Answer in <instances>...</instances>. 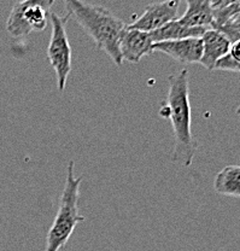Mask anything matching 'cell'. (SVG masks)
Masks as SVG:
<instances>
[{
  "label": "cell",
  "mask_w": 240,
  "mask_h": 251,
  "mask_svg": "<svg viewBox=\"0 0 240 251\" xmlns=\"http://www.w3.org/2000/svg\"><path fill=\"white\" fill-rule=\"evenodd\" d=\"M189 77L187 69L169 75L168 96L160 109V116L168 119L173 127L174 151L171 161L182 167L191 166L198 150V143L191 130Z\"/></svg>",
  "instance_id": "1"
},
{
  "label": "cell",
  "mask_w": 240,
  "mask_h": 251,
  "mask_svg": "<svg viewBox=\"0 0 240 251\" xmlns=\"http://www.w3.org/2000/svg\"><path fill=\"white\" fill-rule=\"evenodd\" d=\"M65 7L70 17L72 16L75 18L77 25L95 41L96 47L105 52L117 67H121L123 59L120 52V39L126 29V23L105 7L87 4L81 0H69L65 2Z\"/></svg>",
  "instance_id": "2"
},
{
  "label": "cell",
  "mask_w": 240,
  "mask_h": 251,
  "mask_svg": "<svg viewBox=\"0 0 240 251\" xmlns=\"http://www.w3.org/2000/svg\"><path fill=\"white\" fill-rule=\"evenodd\" d=\"M82 179V176H75L74 161H70L68 164L67 180H65L63 193L59 200L58 210H57L53 224L48 229V237H46V247L44 251L61 250L72 237L77 225L86 220L79 210L80 186Z\"/></svg>",
  "instance_id": "3"
},
{
  "label": "cell",
  "mask_w": 240,
  "mask_h": 251,
  "mask_svg": "<svg viewBox=\"0 0 240 251\" xmlns=\"http://www.w3.org/2000/svg\"><path fill=\"white\" fill-rule=\"evenodd\" d=\"M54 0H22L14 5L6 22L7 33L21 39L32 31H43L48 23V16Z\"/></svg>",
  "instance_id": "4"
},
{
  "label": "cell",
  "mask_w": 240,
  "mask_h": 251,
  "mask_svg": "<svg viewBox=\"0 0 240 251\" xmlns=\"http://www.w3.org/2000/svg\"><path fill=\"white\" fill-rule=\"evenodd\" d=\"M70 15L58 16L54 12L49 14L52 25L51 39L48 46V58L57 75L58 90L63 92L67 86L68 76L72 72V46L67 34V22Z\"/></svg>",
  "instance_id": "5"
},
{
  "label": "cell",
  "mask_w": 240,
  "mask_h": 251,
  "mask_svg": "<svg viewBox=\"0 0 240 251\" xmlns=\"http://www.w3.org/2000/svg\"><path fill=\"white\" fill-rule=\"evenodd\" d=\"M180 0H166V1L152 2L147 5L144 14L135 20L129 27L147 33L160 29L167 23L175 21L177 17Z\"/></svg>",
  "instance_id": "6"
},
{
  "label": "cell",
  "mask_w": 240,
  "mask_h": 251,
  "mask_svg": "<svg viewBox=\"0 0 240 251\" xmlns=\"http://www.w3.org/2000/svg\"><path fill=\"white\" fill-rule=\"evenodd\" d=\"M120 52L123 61L139 63L145 56L153 53V40L151 33L127 25L120 39Z\"/></svg>",
  "instance_id": "7"
},
{
  "label": "cell",
  "mask_w": 240,
  "mask_h": 251,
  "mask_svg": "<svg viewBox=\"0 0 240 251\" xmlns=\"http://www.w3.org/2000/svg\"><path fill=\"white\" fill-rule=\"evenodd\" d=\"M153 51H160L180 64H194L202 58L203 43L200 38L162 41L153 44Z\"/></svg>",
  "instance_id": "8"
},
{
  "label": "cell",
  "mask_w": 240,
  "mask_h": 251,
  "mask_svg": "<svg viewBox=\"0 0 240 251\" xmlns=\"http://www.w3.org/2000/svg\"><path fill=\"white\" fill-rule=\"evenodd\" d=\"M200 39L203 43V54L199 64L205 69L214 70L216 63L228 54L232 43L221 31L213 28H208Z\"/></svg>",
  "instance_id": "9"
},
{
  "label": "cell",
  "mask_w": 240,
  "mask_h": 251,
  "mask_svg": "<svg viewBox=\"0 0 240 251\" xmlns=\"http://www.w3.org/2000/svg\"><path fill=\"white\" fill-rule=\"evenodd\" d=\"M187 9L179 18V22L186 27L210 28L214 22L213 4L209 0H187Z\"/></svg>",
  "instance_id": "10"
},
{
  "label": "cell",
  "mask_w": 240,
  "mask_h": 251,
  "mask_svg": "<svg viewBox=\"0 0 240 251\" xmlns=\"http://www.w3.org/2000/svg\"><path fill=\"white\" fill-rule=\"evenodd\" d=\"M208 28L203 27H186L181 25L179 20L171 21L166 25L161 27L160 29L151 33L153 44L162 43V41H173L181 40V39L189 38H202Z\"/></svg>",
  "instance_id": "11"
},
{
  "label": "cell",
  "mask_w": 240,
  "mask_h": 251,
  "mask_svg": "<svg viewBox=\"0 0 240 251\" xmlns=\"http://www.w3.org/2000/svg\"><path fill=\"white\" fill-rule=\"evenodd\" d=\"M214 188L220 195L240 197V166L224 167L216 175Z\"/></svg>",
  "instance_id": "12"
},
{
  "label": "cell",
  "mask_w": 240,
  "mask_h": 251,
  "mask_svg": "<svg viewBox=\"0 0 240 251\" xmlns=\"http://www.w3.org/2000/svg\"><path fill=\"white\" fill-rule=\"evenodd\" d=\"M240 12V0L234 2V4L228 5V6L223 7V9H218L214 11V22L210 28L220 27L223 23H226L232 16L239 14Z\"/></svg>",
  "instance_id": "13"
},
{
  "label": "cell",
  "mask_w": 240,
  "mask_h": 251,
  "mask_svg": "<svg viewBox=\"0 0 240 251\" xmlns=\"http://www.w3.org/2000/svg\"><path fill=\"white\" fill-rule=\"evenodd\" d=\"M213 29L221 31L223 35H226L227 38H228V40L231 41V43H233V41L236 40L237 35L240 33V12L239 14L232 16V17L229 18L226 23H223L222 25L215 27L213 28Z\"/></svg>",
  "instance_id": "14"
},
{
  "label": "cell",
  "mask_w": 240,
  "mask_h": 251,
  "mask_svg": "<svg viewBox=\"0 0 240 251\" xmlns=\"http://www.w3.org/2000/svg\"><path fill=\"white\" fill-rule=\"evenodd\" d=\"M215 69L217 70H227V72H236L240 73V63L234 61L229 54L224 56L220 61L216 63Z\"/></svg>",
  "instance_id": "15"
},
{
  "label": "cell",
  "mask_w": 240,
  "mask_h": 251,
  "mask_svg": "<svg viewBox=\"0 0 240 251\" xmlns=\"http://www.w3.org/2000/svg\"><path fill=\"white\" fill-rule=\"evenodd\" d=\"M228 54L234 59V61L240 63V39L239 40L233 41V43L231 44V49H229Z\"/></svg>",
  "instance_id": "16"
},
{
  "label": "cell",
  "mask_w": 240,
  "mask_h": 251,
  "mask_svg": "<svg viewBox=\"0 0 240 251\" xmlns=\"http://www.w3.org/2000/svg\"><path fill=\"white\" fill-rule=\"evenodd\" d=\"M239 1V0H218L217 4L214 6V9L215 10H218V9H223V7L228 6V5L231 4H234V2Z\"/></svg>",
  "instance_id": "17"
},
{
  "label": "cell",
  "mask_w": 240,
  "mask_h": 251,
  "mask_svg": "<svg viewBox=\"0 0 240 251\" xmlns=\"http://www.w3.org/2000/svg\"><path fill=\"white\" fill-rule=\"evenodd\" d=\"M209 1H210L211 4H213V6H215V5L217 4V1H218V0H209Z\"/></svg>",
  "instance_id": "18"
},
{
  "label": "cell",
  "mask_w": 240,
  "mask_h": 251,
  "mask_svg": "<svg viewBox=\"0 0 240 251\" xmlns=\"http://www.w3.org/2000/svg\"><path fill=\"white\" fill-rule=\"evenodd\" d=\"M237 115H240V105L238 106V109H237Z\"/></svg>",
  "instance_id": "19"
},
{
  "label": "cell",
  "mask_w": 240,
  "mask_h": 251,
  "mask_svg": "<svg viewBox=\"0 0 240 251\" xmlns=\"http://www.w3.org/2000/svg\"><path fill=\"white\" fill-rule=\"evenodd\" d=\"M63 1H64V4H65V2H68V1H69V0H63Z\"/></svg>",
  "instance_id": "20"
},
{
  "label": "cell",
  "mask_w": 240,
  "mask_h": 251,
  "mask_svg": "<svg viewBox=\"0 0 240 251\" xmlns=\"http://www.w3.org/2000/svg\"><path fill=\"white\" fill-rule=\"evenodd\" d=\"M180 1H181V0H180ZM182 1H187V0H182Z\"/></svg>",
  "instance_id": "21"
}]
</instances>
